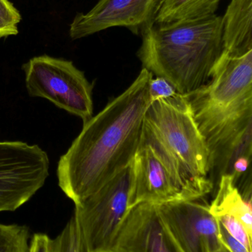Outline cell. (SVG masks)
Segmentation results:
<instances>
[{
  "label": "cell",
  "instance_id": "22",
  "mask_svg": "<svg viewBox=\"0 0 252 252\" xmlns=\"http://www.w3.org/2000/svg\"><path fill=\"white\" fill-rule=\"evenodd\" d=\"M215 252H229L228 251V250H226V249L225 248V247H223V245H222V247H220V248L219 249V250H217V251H216Z\"/></svg>",
  "mask_w": 252,
  "mask_h": 252
},
{
  "label": "cell",
  "instance_id": "12",
  "mask_svg": "<svg viewBox=\"0 0 252 252\" xmlns=\"http://www.w3.org/2000/svg\"><path fill=\"white\" fill-rule=\"evenodd\" d=\"M224 53L241 55L252 50V0H232L222 16Z\"/></svg>",
  "mask_w": 252,
  "mask_h": 252
},
{
  "label": "cell",
  "instance_id": "15",
  "mask_svg": "<svg viewBox=\"0 0 252 252\" xmlns=\"http://www.w3.org/2000/svg\"><path fill=\"white\" fill-rule=\"evenodd\" d=\"M52 252H88L79 223L74 215L61 233L52 239Z\"/></svg>",
  "mask_w": 252,
  "mask_h": 252
},
{
  "label": "cell",
  "instance_id": "18",
  "mask_svg": "<svg viewBox=\"0 0 252 252\" xmlns=\"http://www.w3.org/2000/svg\"><path fill=\"white\" fill-rule=\"evenodd\" d=\"M216 219L229 235L241 243L249 251L252 252V236L239 220L230 216H222Z\"/></svg>",
  "mask_w": 252,
  "mask_h": 252
},
{
  "label": "cell",
  "instance_id": "16",
  "mask_svg": "<svg viewBox=\"0 0 252 252\" xmlns=\"http://www.w3.org/2000/svg\"><path fill=\"white\" fill-rule=\"evenodd\" d=\"M31 238L25 225L0 223V252H28Z\"/></svg>",
  "mask_w": 252,
  "mask_h": 252
},
{
  "label": "cell",
  "instance_id": "8",
  "mask_svg": "<svg viewBox=\"0 0 252 252\" xmlns=\"http://www.w3.org/2000/svg\"><path fill=\"white\" fill-rule=\"evenodd\" d=\"M157 208L182 252H215L222 247L218 221L204 197L160 204Z\"/></svg>",
  "mask_w": 252,
  "mask_h": 252
},
{
  "label": "cell",
  "instance_id": "21",
  "mask_svg": "<svg viewBox=\"0 0 252 252\" xmlns=\"http://www.w3.org/2000/svg\"><path fill=\"white\" fill-rule=\"evenodd\" d=\"M28 252H52L51 238L46 234H34L30 241Z\"/></svg>",
  "mask_w": 252,
  "mask_h": 252
},
{
  "label": "cell",
  "instance_id": "13",
  "mask_svg": "<svg viewBox=\"0 0 252 252\" xmlns=\"http://www.w3.org/2000/svg\"><path fill=\"white\" fill-rule=\"evenodd\" d=\"M210 211L216 219L222 216L235 218L252 236V202L243 197L232 175L226 173L220 176L217 194L210 204Z\"/></svg>",
  "mask_w": 252,
  "mask_h": 252
},
{
  "label": "cell",
  "instance_id": "5",
  "mask_svg": "<svg viewBox=\"0 0 252 252\" xmlns=\"http://www.w3.org/2000/svg\"><path fill=\"white\" fill-rule=\"evenodd\" d=\"M22 69L30 96L49 100L84 124L93 117V86L72 62L43 55L30 59Z\"/></svg>",
  "mask_w": 252,
  "mask_h": 252
},
{
  "label": "cell",
  "instance_id": "20",
  "mask_svg": "<svg viewBox=\"0 0 252 252\" xmlns=\"http://www.w3.org/2000/svg\"><path fill=\"white\" fill-rule=\"evenodd\" d=\"M218 221V220H217ZM219 238L222 245L229 252H252L249 251L239 241L229 235V232L219 223Z\"/></svg>",
  "mask_w": 252,
  "mask_h": 252
},
{
  "label": "cell",
  "instance_id": "2",
  "mask_svg": "<svg viewBox=\"0 0 252 252\" xmlns=\"http://www.w3.org/2000/svg\"><path fill=\"white\" fill-rule=\"evenodd\" d=\"M185 96L211 153L213 169L230 174L238 157H252V50L222 52L209 82Z\"/></svg>",
  "mask_w": 252,
  "mask_h": 252
},
{
  "label": "cell",
  "instance_id": "4",
  "mask_svg": "<svg viewBox=\"0 0 252 252\" xmlns=\"http://www.w3.org/2000/svg\"><path fill=\"white\" fill-rule=\"evenodd\" d=\"M142 142L159 156L186 199L204 198L213 190L211 153L186 96L178 94L151 103L145 115Z\"/></svg>",
  "mask_w": 252,
  "mask_h": 252
},
{
  "label": "cell",
  "instance_id": "7",
  "mask_svg": "<svg viewBox=\"0 0 252 252\" xmlns=\"http://www.w3.org/2000/svg\"><path fill=\"white\" fill-rule=\"evenodd\" d=\"M50 160L38 145L0 142V213L28 202L49 176Z\"/></svg>",
  "mask_w": 252,
  "mask_h": 252
},
{
  "label": "cell",
  "instance_id": "3",
  "mask_svg": "<svg viewBox=\"0 0 252 252\" xmlns=\"http://www.w3.org/2000/svg\"><path fill=\"white\" fill-rule=\"evenodd\" d=\"M138 56L144 68L187 95L207 84L223 51L222 16L167 24L142 31Z\"/></svg>",
  "mask_w": 252,
  "mask_h": 252
},
{
  "label": "cell",
  "instance_id": "6",
  "mask_svg": "<svg viewBox=\"0 0 252 252\" xmlns=\"http://www.w3.org/2000/svg\"><path fill=\"white\" fill-rule=\"evenodd\" d=\"M133 162V161H132ZM132 162L91 195L75 204L88 252H109L129 210Z\"/></svg>",
  "mask_w": 252,
  "mask_h": 252
},
{
  "label": "cell",
  "instance_id": "14",
  "mask_svg": "<svg viewBox=\"0 0 252 252\" xmlns=\"http://www.w3.org/2000/svg\"><path fill=\"white\" fill-rule=\"evenodd\" d=\"M220 0H160L154 22L173 23L216 14Z\"/></svg>",
  "mask_w": 252,
  "mask_h": 252
},
{
  "label": "cell",
  "instance_id": "11",
  "mask_svg": "<svg viewBox=\"0 0 252 252\" xmlns=\"http://www.w3.org/2000/svg\"><path fill=\"white\" fill-rule=\"evenodd\" d=\"M109 252H182L158 214L157 205L139 204L129 210Z\"/></svg>",
  "mask_w": 252,
  "mask_h": 252
},
{
  "label": "cell",
  "instance_id": "1",
  "mask_svg": "<svg viewBox=\"0 0 252 252\" xmlns=\"http://www.w3.org/2000/svg\"><path fill=\"white\" fill-rule=\"evenodd\" d=\"M154 75L143 68L131 85L84 123L57 165L58 184L74 204L102 188L133 161L150 106Z\"/></svg>",
  "mask_w": 252,
  "mask_h": 252
},
{
  "label": "cell",
  "instance_id": "10",
  "mask_svg": "<svg viewBox=\"0 0 252 252\" xmlns=\"http://www.w3.org/2000/svg\"><path fill=\"white\" fill-rule=\"evenodd\" d=\"M132 165L129 208L144 203L160 205L187 200L159 156L142 140Z\"/></svg>",
  "mask_w": 252,
  "mask_h": 252
},
{
  "label": "cell",
  "instance_id": "9",
  "mask_svg": "<svg viewBox=\"0 0 252 252\" xmlns=\"http://www.w3.org/2000/svg\"><path fill=\"white\" fill-rule=\"evenodd\" d=\"M160 0H99L87 13H78L69 35L79 39L115 27L139 34L154 22Z\"/></svg>",
  "mask_w": 252,
  "mask_h": 252
},
{
  "label": "cell",
  "instance_id": "17",
  "mask_svg": "<svg viewBox=\"0 0 252 252\" xmlns=\"http://www.w3.org/2000/svg\"><path fill=\"white\" fill-rule=\"evenodd\" d=\"M22 16L10 0H0V38L16 35Z\"/></svg>",
  "mask_w": 252,
  "mask_h": 252
},
{
  "label": "cell",
  "instance_id": "19",
  "mask_svg": "<svg viewBox=\"0 0 252 252\" xmlns=\"http://www.w3.org/2000/svg\"><path fill=\"white\" fill-rule=\"evenodd\" d=\"M149 93L151 101L160 99H168L179 94L175 87L162 77H152L149 81Z\"/></svg>",
  "mask_w": 252,
  "mask_h": 252
}]
</instances>
